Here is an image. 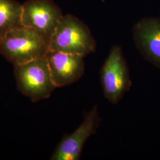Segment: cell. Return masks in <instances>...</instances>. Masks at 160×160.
I'll return each instance as SVG.
<instances>
[{
    "label": "cell",
    "mask_w": 160,
    "mask_h": 160,
    "mask_svg": "<svg viewBox=\"0 0 160 160\" xmlns=\"http://www.w3.org/2000/svg\"><path fill=\"white\" fill-rule=\"evenodd\" d=\"M48 51L49 42L23 26L0 38V53L14 67L45 57Z\"/></svg>",
    "instance_id": "1"
},
{
    "label": "cell",
    "mask_w": 160,
    "mask_h": 160,
    "mask_svg": "<svg viewBox=\"0 0 160 160\" xmlns=\"http://www.w3.org/2000/svg\"><path fill=\"white\" fill-rule=\"evenodd\" d=\"M96 49V40L87 25L72 14H63L50 38L49 51L86 57Z\"/></svg>",
    "instance_id": "2"
},
{
    "label": "cell",
    "mask_w": 160,
    "mask_h": 160,
    "mask_svg": "<svg viewBox=\"0 0 160 160\" xmlns=\"http://www.w3.org/2000/svg\"><path fill=\"white\" fill-rule=\"evenodd\" d=\"M17 89L33 102L47 99L57 88L46 57L14 67Z\"/></svg>",
    "instance_id": "3"
},
{
    "label": "cell",
    "mask_w": 160,
    "mask_h": 160,
    "mask_svg": "<svg viewBox=\"0 0 160 160\" xmlns=\"http://www.w3.org/2000/svg\"><path fill=\"white\" fill-rule=\"evenodd\" d=\"M104 96L109 103L116 104L132 86L129 69L122 48L113 46L100 71Z\"/></svg>",
    "instance_id": "4"
},
{
    "label": "cell",
    "mask_w": 160,
    "mask_h": 160,
    "mask_svg": "<svg viewBox=\"0 0 160 160\" xmlns=\"http://www.w3.org/2000/svg\"><path fill=\"white\" fill-rule=\"evenodd\" d=\"M102 121L98 106L85 112L84 119L72 133L65 135L51 157L52 160H78L87 139L94 135Z\"/></svg>",
    "instance_id": "5"
},
{
    "label": "cell",
    "mask_w": 160,
    "mask_h": 160,
    "mask_svg": "<svg viewBox=\"0 0 160 160\" xmlns=\"http://www.w3.org/2000/svg\"><path fill=\"white\" fill-rule=\"evenodd\" d=\"M22 24L33 29L48 42L63 13L52 0H28L22 4Z\"/></svg>",
    "instance_id": "6"
},
{
    "label": "cell",
    "mask_w": 160,
    "mask_h": 160,
    "mask_svg": "<svg viewBox=\"0 0 160 160\" xmlns=\"http://www.w3.org/2000/svg\"><path fill=\"white\" fill-rule=\"evenodd\" d=\"M45 57L52 80L57 88L72 84L84 74L85 57L82 55L49 51Z\"/></svg>",
    "instance_id": "7"
},
{
    "label": "cell",
    "mask_w": 160,
    "mask_h": 160,
    "mask_svg": "<svg viewBox=\"0 0 160 160\" xmlns=\"http://www.w3.org/2000/svg\"><path fill=\"white\" fill-rule=\"evenodd\" d=\"M135 44L142 57L160 68V18L144 17L132 29Z\"/></svg>",
    "instance_id": "8"
},
{
    "label": "cell",
    "mask_w": 160,
    "mask_h": 160,
    "mask_svg": "<svg viewBox=\"0 0 160 160\" xmlns=\"http://www.w3.org/2000/svg\"><path fill=\"white\" fill-rule=\"evenodd\" d=\"M22 4L15 0H0V38L23 26Z\"/></svg>",
    "instance_id": "9"
}]
</instances>
